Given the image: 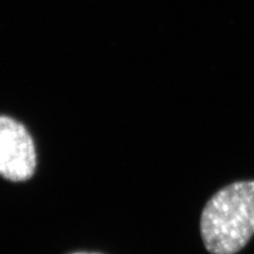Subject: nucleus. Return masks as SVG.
Segmentation results:
<instances>
[{
    "mask_svg": "<svg viewBox=\"0 0 254 254\" xmlns=\"http://www.w3.org/2000/svg\"><path fill=\"white\" fill-rule=\"evenodd\" d=\"M200 234L211 254H236L254 235V180L237 181L212 195L200 216Z\"/></svg>",
    "mask_w": 254,
    "mask_h": 254,
    "instance_id": "nucleus-1",
    "label": "nucleus"
},
{
    "mask_svg": "<svg viewBox=\"0 0 254 254\" xmlns=\"http://www.w3.org/2000/svg\"><path fill=\"white\" fill-rule=\"evenodd\" d=\"M36 168L33 139L14 119L0 116V176L14 181L30 179Z\"/></svg>",
    "mask_w": 254,
    "mask_h": 254,
    "instance_id": "nucleus-2",
    "label": "nucleus"
},
{
    "mask_svg": "<svg viewBox=\"0 0 254 254\" xmlns=\"http://www.w3.org/2000/svg\"><path fill=\"white\" fill-rule=\"evenodd\" d=\"M72 254H99V253H86V252H78V253H72Z\"/></svg>",
    "mask_w": 254,
    "mask_h": 254,
    "instance_id": "nucleus-3",
    "label": "nucleus"
}]
</instances>
